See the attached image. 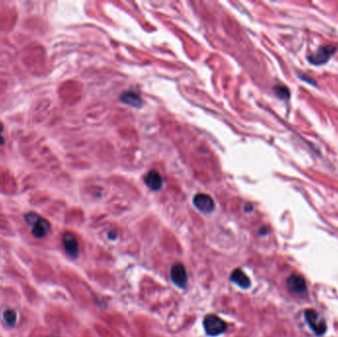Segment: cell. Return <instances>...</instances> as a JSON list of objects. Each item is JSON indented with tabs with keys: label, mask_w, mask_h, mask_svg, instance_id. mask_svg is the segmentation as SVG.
Listing matches in <instances>:
<instances>
[{
	"label": "cell",
	"mask_w": 338,
	"mask_h": 337,
	"mask_svg": "<svg viewBox=\"0 0 338 337\" xmlns=\"http://www.w3.org/2000/svg\"><path fill=\"white\" fill-rule=\"evenodd\" d=\"M24 219L27 225L32 229V234L35 237H45L51 230V225L49 221L42 218L36 213H28L27 215H25Z\"/></svg>",
	"instance_id": "1"
},
{
	"label": "cell",
	"mask_w": 338,
	"mask_h": 337,
	"mask_svg": "<svg viewBox=\"0 0 338 337\" xmlns=\"http://www.w3.org/2000/svg\"><path fill=\"white\" fill-rule=\"evenodd\" d=\"M304 316L308 325L317 335L320 336L325 333L327 329V324L317 311L312 309L306 310Z\"/></svg>",
	"instance_id": "2"
},
{
	"label": "cell",
	"mask_w": 338,
	"mask_h": 337,
	"mask_svg": "<svg viewBox=\"0 0 338 337\" xmlns=\"http://www.w3.org/2000/svg\"><path fill=\"white\" fill-rule=\"evenodd\" d=\"M204 328L210 336H218L225 332L227 328L226 322L216 315H208L204 318Z\"/></svg>",
	"instance_id": "3"
},
{
	"label": "cell",
	"mask_w": 338,
	"mask_h": 337,
	"mask_svg": "<svg viewBox=\"0 0 338 337\" xmlns=\"http://www.w3.org/2000/svg\"><path fill=\"white\" fill-rule=\"evenodd\" d=\"M337 48L334 46H323L308 58V61L315 65H320L327 63L330 58L336 53Z\"/></svg>",
	"instance_id": "4"
},
{
	"label": "cell",
	"mask_w": 338,
	"mask_h": 337,
	"mask_svg": "<svg viewBox=\"0 0 338 337\" xmlns=\"http://www.w3.org/2000/svg\"><path fill=\"white\" fill-rule=\"evenodd\" d=\"M194 206L204 214H210L215 210V202L212 197L207 194H197L193 199Z\"/></svg>",
	"instance_id": "5"
},
{
	"label": "cell",
	"mask_w": 338,
	"mask_h": 337,
	"mask_svg": "<svg viewBox=\"0 0 338 337\" xmlns=\"http://www.w3.org/2000/svg\"><path fill=\"white\" fill-rule=\"evenodd\" d=\"M62 241H63V245L65 252L70 257L75 258L78 256L79 244H78V240H77L76 236L73 233H71L69 232H64L63 234Z\"/></svg>",
	"instance_id": "6"
},
{
	"label": "cell",
	"mask_w": 338,
	"mask_h": 337,
	"mask_svg": "<svg viewBox=\"0 0 338 337\" xmlns=\"http://www.w3.org/2000/svg\"><path fill=\"white\" fill-rule=\"evenodd\" d=\"M287 287L290 292L296 295H303L307 293V282L301 275L294 274L287 279Z\"/></svg>",
	"instance_id": "7"
},
{
	"label": "cell",
	"mask_w": 338,
	"mask_h": 337,
	"mask_svg": "<svg viewBox=\"0 0 338 337\" xmlns=\"http://www.w3.org/2000/svg\"><path fill=\"white\" fill-rule=\"evenodd\" d=\"M170 276H171V279L175 285H177L180 288L186 287L187 282H188V275H187V271H186L185 267L182 264H180V263L174 264L171 267Z\"/></svg>",
	"instance_id": "8"
},
{
	"label": "cell",
	"mask_w": 338,
	"mask_h": 337,
	"mask_svg": "<svg viewBox=\"0 0 338 337\" xmlns=\"http://www.w3.org/2000/svg\"><path fill=\"white\" fill-rule=\"evenodd\" d=\"M145 183L149 189L157 191L162 187V177L157 171L151 170L147 174L145 178Z\"/></svg>",
	"instance_id": "9"
},
{
	"label": "cell",
	"mask_w": 338,
	"mask_h": 337,
	"mask_svg": "<svg viewBox=\"0 0 338 337\" xmlns=\"http://www.w3.org/2000/svg\"><path fill=\"white\" fill-rule=\"evenodd\" d=\"M231 278H232V282H234L237 286H239L242 289H247L248 287H250V279L240 269L234 270L232 272Z\"/></svg>",
	"instance_id": "10"
},
{
	"label": "cell",
	"mask_w": 338,
	"mask_h": 337,
	"mask_svg": "<svg viewBox=\"0 0 338 337\" xmlns=\"http://www.w3.org/2000/svg\"><path fill=\"white\" fill-rule=\"evenodd\" d=\"M121 98L123 99V101L126 104H129V105H132V106H135V107H138L142 103V100H141L140 96L137 95L136 93H133V92L125 93L123 95V97H121Z\"/></svg>",
	"instance_id": "11"
},
{
	"label": "cell",
	"mask_w": 338,
	"mask_h": 337,
	"mask_svg": "<svg viewBox=\"0 0 338 337\" xmlns=\"http://www.w3.org/2000/svg\"><path fill=\"white\" fill-rule=\"evenodd\" d=\"M3 320L8 326H14L17 322V313L11 309L5 310L3 312Z\"/></svg>",
	"instance_id": "12"
},
{
	"label": "cell",
	"mask_w": 338,
	"mask_h": 337,
	"mask_svg": "<svg viewBox=\"0 0 338 337\" xmlns=\"http://www.w3.org/2000/svg\"><path fill=\"white\" fill-rule=\"evenodd\" d=\"M276 95L281 99H289L290 98V91L285 86H277L274 89Z\"/></svg>",
	"instance_id": "13"
},
{
	"label": "cell",
	"mask_w": 338,
	"mask_h": 337,
	"mask_svg": "<svg viewBox=\"0 0 338 337\" xmlns=\"http://www.w3.org/2000/svg\"><path fill=\"white\" fill-rule=\"evenodd\" d=\"M299 77L301 78V79H303L304 81H307V82H309L310 84H312V85H314V86H317V82L315 81V80H313L311 77H308V76H305V75H303V74H299Z\"/></svg>",
	"instance_id": "14"
},
{
	"label": "cell",
	"mask_w": 338,
	"mask_h": 337,
	"mask_svg": "<svg viewBox=\"0 0 338 337\" xmlns=\"http://www.w3.org/2000/svg\"><path fill=\"white\" fill-rule=\"evenodd\" d=\"M2 132H3V125L0 123V146L4 145V143H5V140L2 137Z\"/></svg>",
	"instance_id": "15"
}]
</instances>
